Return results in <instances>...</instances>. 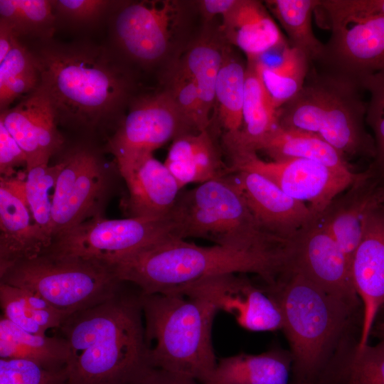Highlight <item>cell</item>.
I'll list each match as a JSON object with an SVG mask.
<instances>
[{
  "instance_id": "cell-1",
  "label": "cell",
  "mask_w": 384,
  "mask_h": 384,
  "mask_svg": "<svg viewBox=\"0 0 384 384\" xmlns=\"http://www.w3.org/2000/svg\"><path fill=\"white\" fill-rule=\"evenodd\" d=\"M60 330L68 346L69 384H130L148 366L142 292L122 289L79 311Z\"/></svg>"
},
{
  "instance_id": "cell-2",
  "label": "cell",
  "mask_w": 384,
  "mask_h": 384,
  "mask_svg": "<svg viewBox=\"0 0 384 384\" xmlns=\"http://www.w3.org/2000/svg\"><path fill=\"white\" fill-rule=\"evenodd\" d=\"M32 53L39 87L58 122L88 130L118 118L131 93L132 79L105 50L48 43Z\"/></svg>"
},
{
  "instance_id": "cell-3",
  "label": "cell",
  "mask_w": 384,
  "mask_h": 384,
  "mask_svg": "<svg viewBox=\"0 0 384 384\" xmlns=\"http://www.w3.org/2000/svg\"><path fill=\"white\" fill-rule=\"evenodd\" d=\"M286 249L239 250L221 245L200 246L174 235L132 252L110 265L117 277L142 294L166 293L206 277L252 273L267 286L286 272Z\"/></svg>"
},
{
  "instance_id": "cell-4",
  "label": "cell",
  "mask_w": 384,
  "mask_h": 384,
  "mask_svg": "<svg viewBox=\"0 0 384 384\" xmlns=\"http://www.w3.org/2000/svg\"><path fill=\"white\" fill-rule=\"evenodd\" d=\"M359 82L311 63L300 92L277 110V125L316 134L346 156L374 157Z\"/></svg>"
},
{
  "instance_id": "cell-5",
  "label": "cell",
  "mask_w": 384,
  "mask_h": 384,
  "mask_svg": "<svg viewBox=\"0 0 384 384\" xmlns=\"http://www.w3.org/2000/svg\"><path fill=\"white\" fill-rule=\"evenodd\" d=\"M267 290L282 311L292 358L291 382L317 383L331 365L332 351L355 305L292 271Z\"/></svg>"
},
{
  "instance_id": "cell-6",
  "label": "cell",
  "mask_w": 384,
  "mask_h": 384,
  "mask_svg": "<svg viewBox=\"0 0 384 384\" xmlns=\"http://www.w3.org/2000/svg\"><path fill=\"white\" fill-rule=\"evenodd\" d=\"M149 367L205 384L218 360L212 329L218 310L210 303L179 293H142Z\"/></svg>"
},
{
  "instance_id": "cell-7",
  "label": "cell",
  "mask_w": 384,
  "mask_h": 384,
  "mask_svg": "<svg viewBox=\"0 0 384 384\" xmlns=\"http://www.w3.org/2000/svg\"><path fill=\"white\" fill-rule=\"evenodd\" d=\"M173 213L178 238L206 239L245 251H277L287 243L260 225L230 174L181 191Z\"/></svg>"
},
{
  "instance_id": "cell-8",
  "label": "cell",
  "mask_w": 384,
  "mask_h": 384,
  "mask_svg": "<svg viewBox=\"0 0 384 384\" xmlns=\"http://www.w3.org/2000/svg\"><path fill=\"white\" fill-rule=\"evenodd\" d=\"M0 280L38 295L68 317L111 299L124 283L101 262L48 252L11 265Z\"/></svg>"
},
{
  "instance_id": "cell-9",
  "label": "cell",
  "mask_w": 384,
  "mask_h": 384,
  "mask_svg": "<svg viewBox=\"0 0 384 384\" xmlns=\"http://www.w3.org/2000/svg\"><path fill=\"white\" fill-rule=\"evenodd\" d=\"M196 1L160 0L123 3L114 17L112 33L119 50L144 67L176 60L188 38Z\"/></svg>"
},
{
  "instance_id": "cell-10",
  "label": "cell",
  "mask_w": 384,
  "mask_h": 384,
  "mask_svg": "<svg viewBox=\"0 0 384 384\" xmlns=\"http://www.w3.org/2000/svg\"><path fill=\"white\" fill-rule=\"evenodd\" d=\"M176 227L173 210L159 218L97 216L57 236L44 252L94 260L109 266L154 242L176 237Z\"/></svg>"
},
{
  "instance_id": "cell-11",
  "label": "cell",
  "mask_w": 384,
  "mask_h": 384,
  "mask_svg": "<svg viewBox=\"0 0 384 384\" xmlns=\"http://www.w3.org/2000/svg\"><path fill=\"white\" fill-rule=\"evenodd\" d=\"M331 36L317 63L356 80L384 70V16L363 15L343 7L338 0H320Z\"/></svg>"
},
{
  "instance_id": "cell-12",
  "label": "cell",
  "mask_w": 384,
  "mask_h": 384,
  "mask_svg": "<svg viewBox=\"0 0 384 384\" xmlns=\"http://www.w3.org/2000/svg\"><path fill=\"white\" fill-rule=\"evenodd\" d=\"M61 161L52 195L53 240L89 219L102 216L110 187L107 168L93 150L76 148Z\"/></svg>"
},
{
  "instance_id": "cell-13",
  "label": "cell",
  "mask_w": 384,
  "mask_h": 384,
  "mask_svg": "<svg viewBox=\"0 0 384 384\" xmlns=\"http://www.w3.org/2000/svg\"><path fill=\"white\" fill-rule=\"evenodd\" d=\"M227 155L231 173L245 170L264 176L289 196L307 202L318 218L358 175L352 171L336 170L308 159L266 161L256 152L248 151H235Z\"/></svg>"
},
{
  "instance_id": "cell-14",
  "label": "cell",
  "mask_w": 384,
  "mask_h": 384,
  "mask_svg": "<svg viewBox=\"0 0 384 384\" xmlns=\"http://www.w3.org/2000/svg\"><path fill=\"white\" fill-rule=\"evenodd\" d=\"M190 132H197L164 89L132 102L107 147L119 169L153 154L168 142Z\"/></svg>"
},
{
  "instance_id": "cell-15",
  "label": "cell",
  "mask_w": 384,
  "mask_h": 384,
  "mask_svg": "<svg viewBox=\"0 0 384 384\" xmlns=\"http://www.w3.org/2000/svg\"><path fill=\"white\" fill-rule=\"evenodd\" d=\"M243 274L211 275L169 292L203 299L218 311L231 314L238 325L250 331L282 330L283 316L277 302L267 289L257 287Z\"/></svg>"
},
{
  "instance_id": "cell-16",
  "label": "cell",
  "mask_w": 384,
  "mask_h": 384,
  "mask_svg": "<svg viewBox=\"0 0 384 384\" xmlns=\"http://www.w3.org/2000/svg\"><path fill=\"white\" fill-rule=\"evenodd\" d=\"M286 249L287 271L302 274L329 294L357 304L351 264L318 218L301 228L288 240Z\"/></svg>"
},
{
  "instance_id": "cell-17",
  "label": "cell",
  "mask_w": 384,
  "mask_h": 384,
  "mask_svg": "<svg viewBox=\"0 0 384 384\" xmlns=\"http://www.w3.org/2000/svg\"><path fill=\"white\" fill-rule=\"evenodd\" d=\"M351 272L363 306L361 334L356 348L361 350L368 344L378 315L384 306V204L374 206L364 218Z\"/></svg>"
},
{
  "instance_id": "cell-18",
  "label": "cell",
  "mask_w": 384,
  "mask_h": 384,
  "mask_svg": "<svg viewBox=\"0 0 384 384\" xmlns=\"http://www.w3.org/2000/svg\"><path fill=\"white\" fill-rule=\"evenodd\" d=\"M230 174L260 225L276 238L288 241L318 218L305 203L289 196L260 174L239 170Z\"/></svg>"
},
{
  "instance_id": "cell-19",
  "label": "cell",
  "mask_w": 384,
  "mask_h": 384,
  "mask_svg": "<svg viewBox=\"0 0 384 384\" xmlns=\"http://www.w3.org/2000/svg\"><path fill=\"white\" fill-rule=\"evenodd\" d=\"M0 121L25 152L26 171L38 165L48 164L50 157L63 143L57 128L55 110L40 87L16 106L1 112Z\"/></svg>"
},
{
  "instance_id": "cell-20",
  "label": "cell",
  "mask_w": 384,
  "mask_h": 384,
  "mask_svg": "<svg viewBox=\"0 0 384 384\" xmlns=\"http://www.w3.org/2000/svg\"><path fill=\"white\" fill-rule=\"evenodd\" d=\"M47 250L25 197L22 175L0 178V272Z\"/></svg>"
},
{
  "instance_id": "cell-21",
  "label": "cell",
  "mask_w": 384,
  "mask_h": 384,
  "mask_svg": "<svg viewBox=\"0 0 384 384\" xmlns=\"http://www.w3.org/2000/svg\"><path fill=\"white\" fill-rule=\"evenodd\" d=\"M118 170L128 189L123 203L128 218H159L171 213L182 188L164 163L150 154Z\"/></svg>"
},
{
  "instance_id": "cell-22",
  "label": "cell",
  "mask_w": 384,
  "mask_h": 384,
  "mask_svg": "<svg viewBox=\"0 0 384 384\" xmlns=\"http://www.w3.org/2000/svg\"><path fill=\"white\" fill-rule=\"evenodd\" d=\"M383 184L368 169L358 173L347 191L338 195L318 218L351 264L361 240L364 218L374 206L380 203L379 196Z\"/></svg>"
},
{
  "instance_id": "cell-23",
  "label": "cell",
  "mask_w": 384,
  "mask_h": 384,
  "mask_svg": "<svg viewBox=\"0 0 384 384\" xmlns=\"http://www.w3.org/2000/svg\"><path fill=\"white\" fill-rule=\"evenodd\" d=\"M218 31L229 46L245 54L247 61L289 43L265 4L257 0H237L222 17Z\"/></svg>"
},
{
  "instance_id": "cell-24",
  "label": "cell",
  "mask_w": 384,
  "mask_h": 384,
  "mask_svg": "<svg viewBox=\"0 0 384 384\" xmlns=\"http://www.w3.org/2000/svg\"><path fill=\"white\" fill-rule=\"evenodd\" d=\"M219 134L206 129L181 134L172 141L164 164L183 188L231 174L222 156Z\"/></svg>"
},
{
  "instance_id": "cell-25",
  "label": "cell",
  "mask_w": 384,
  "mask_h": 384,
  "mask_svg": "<svg viewBox=\"0 0 384 384\" xmlns=\"http://www.w3.org/2000/svg\"><path fill=\"white\" fill-rule=\"evenodd\" d=\"M204 26L177 59L193 78L203 114L211 123L216 80L229 45L221 36L218 27L213 28L210 24Z\"/></svg>"
},
{
  "instance_id": "cell-26",
  "label": "cell",
  "mask_w": 384,
  "mask_h": 384,
  "mask_svg": "<svg viewBox=\"0 0 384 384\" xmlns=\"http://www.w3.org/2000/svg\"><path fill=\"white\" fill-rule=\"evenodd\" d=\"M290 352L273 348L260 354L241 353L218 361L205 384H289Z\"/></svg>"
},
{
  "instance_id": "cell-27",
  "label": "cell",
  "mask_w": 384,
  "mask_h": 384,
  "mask_svg": "<svg viewBox=\"0 0 384 384\" xmlns=\"http://www.w3.org/2000/svg\"><path fill=\"white\" fill-rule=\"evenodd\" d=\"M245 151H262L273 161L302 159L336 170L351 171L346 157L319 136L278 125Z\"/></svg>"
},
{
  "instance_id": "cell-28",
  "label": "cell",
  "mask_w": 384,
  "mask_h": 384,
  "mask_svg": "<svg viewBox=\"0 0 384 384\" xmlns=\"http://www.w3.org/2000/svg\"><path fill=\"white\" fill-rule=\"evenodd\" d=\"M246 65L228 46L219 70L215 90V106L210 127L220 141L234 138L242 122Z\"/></svg>"
},
{
  "instance_id": "cell-29",
  "label": "cell",
  "mask_w": 384,
  "mask_h": 384,
  "mask_svg": "<svg viewBox=\"0 0 384 384\" xmlns=\"http://www.w3.org/2000/svg\"><path fill=\"white\" fill-rule=\"evenodd\" d=\"M277 125L274 109L258 75L254 61H247L242 122L240 132L221 145L226 154L247 150Z\"/></svg>"
},
{
  "instance_id": "cell-30",
  "label": "cell",
  "mask_w": 384,
  "mask_h": 384,
  "mask_svg": "<svg viewBox=\"0 0 384 384\" xmlns=\"http://www.w3.org/2000/svg\"><path fill=\"white\" fill-rule=\"evenodd\" d=\"M68 357V346L63 336L33 334L1 316V358L27 360L45 368H61L65 367Z\"/></svg>"
},
{
  "instance_id": "cell-31",
  "label": "cell",
  "mask_w": 384,
  "mask_h": 384,
  "mask_svg": "<svg viewBox=\"0 0 384 384\" xmlns=\"http://www.w3.org/2000/svg\"><path fill=\"white\" fill-rule=\"evenodd\" d=\"M252 61L277 112L300 92L311 63L305 53L289 43L277 60Z\"/></svg>"
},
{
  "instance_id": "cell-32",
  "label": "cell",
  "mask_w": 384,
  "mask_h": 384,
  "mask_svg": "<svg viewBox=\"0 0 384 384\" xmlns=\"http://www.w3.org/2000/svg\"><path fill=\"white\" fill-rule=\"evenodd\" d=\"M0 303L4 318L33 334L60 329L68 317L38 295L1 282Z\"/></svg>"
},
{
  "instance_id": "cell-33",
  "label": "cell",
  "mask_w": 384,
  "mask_h": 384,
  "mask_svg": "<svg viewBox=\"0 0 384 384\" xmlns=\"http://www.w3.org/2000/svg\"><path fill=\"white\" fill-rule=\"evenodd\" d=\"M265 4L284 29L289 44L305 53L311 63L319 62L324 44L314 33L311 17L320 0H267Z\"/></svg>"
},
{
  "instance_id": "cell-34",
  "label": "cell",
  "mask_w": 384,
  "mask_h": 384,
  "mask_svg": "<svg viewBox=\"0 0 384 384\" xmlns=\"http://www.w3.org/2000/svg\"><path fill=\"white\" fill-rule=\"evenodd\" d=\"M63 165L62 161L52 166L38 165L27 170L25 177L26 201L33 224L41 235L47 249L53 241L52 198H50V191L54 190Z\"/></svg>"
},
{
  "instance_id": "cell-35",
  "label": "cell",
  "mask_w": 384,
  "mask_h": 384,
  "mask_svg": "<svg viewBox=\"0 0 384 384\" xmlns=\"http://www.w3.org/2000/svg\"><path fill=\"white\" fill-rule=\"evenodd\" d=\"M55 20L51 1H0V21L8 25L18 39L31 36L47 40L54 31Z\"/></svg>"
},
{
  "instance_id": "cell-36",
  "label": "cell",
  "mask_w": 384,
  "mask_h": 384,
  "mask_svg": "<svg viewBox=\"0 0 384 384\" xmlns=\"http://www.w3.org/2000/svg\"><path fill=\"white\" fill-rule=\"evenodd\" d=\"M325 378L329 384H384V343L356 349L348 362L332 364Z\"/></svg>"
},
{
  "instance_id": "cell-37",
  "label": "cell",
  "mask_w": 384,
  "mask_h": 384,
  "mask_svg": "<svg viewBox=\"0 0 384 384\" xmlns=\"http://www.w3.org/2000/svg\"><path fill=\"white\" fill-rule=\"evenodd\" d=\"M164 90L169 92L185 119L196 132L208 129L197 86L193 78L176 58L163 72Z\"/></svg>"
},
{
  "instance_id": "cell-38",
  "label": "cell",
  "mask_w": 384,
  "mask_h": 384,
  "mask_svg": "<svg viewBox=\"0 0 384 384\" xmlns=\"http://www.w3.org/2000/svg\"><path fill=\"white\" fill-rule=\"evenodd\" d=\"M0 384H69L66 368H48L22 359L0 358Z\"/></svg>"
},
{
  "instance_id": "cell-39",
  "label": "cell",
  "mask_w": 384,
  "mask_h": 384,
  "mask_svg": "<svg viewBox=\"0 0 384 384\" xmlns=\"http://www.w3.org/2000/svg\"><path fill=\"white\" fill-rule=\"evenodd\" d=\"M55 16L72 25L91 24L100 19L116 1L107 0L51 1Z\"/></svg>"
},
{
  "instance_id": "cell-40",
  "label": "cell",
  "mask_w": 384,
  "mask_h": 384,
  "mask_svg": "<svg viewBox=\"0 0 384 384\" xmlns=\"http://www.w3.org/2000/svg\"><path fill=\"white\" fill-rule=\"evenodd\" d=\"M39 75L32 51L17 39L0 62V87L14 80Z\"/></svg>"
},
{
  "instance_id": "cell-41",
  "label": "cell",
  "mask_w": 384,
  "mask_h": 384,
  "mask_svg": "<svg viewBox=\"0 0 384 384\" xmlns=\"http://www.w3.org/2000/svg\"><path fill=\"white\" fill-rule=\"evenodd\" d=\"M27 157L17 142L0 121V173L1 176L11 177L14 168L26 166Z\"/></svg>"
},
{
  "instance_id": "cell-42",
  "label": "cell",
  "mask_w": 384,
  "mask_h": 384,
  "mask_svg": "<svg viewBox=\"0 0 384 384\" xmlns=\"http://www.w3.org/2000/svg\"><path fill=\"white\" fill-rule=\"evenodd\" d=\"M131 384H201L196 380L162 369L146 366L139 371Z\"/></svg>"
},
{
  "instance_id": "cell-43",
  "label": "cell",
  "mask_w": 384,
  "mask_h": 384,
  "mask_svg": "<svg viewBox=\"0 0 384 384\" xmlns=\"http://www.w3.org/2000/svg\"><path fill=\"white\" fill-rule=\"evenodd\" d=\"M237 0H201L196 1L199 14L209 24L216 16L222 17L235 5Z\"/></svg>"
},
{
  "instance_id": "cell-44",
  "label": "cell",
  "mask_w": 384,
  "mask_h": 384,
  "mask_svg": "<svg viewBox=\"0 0 384 384\" xmlns=\"http://www.w3.org/2000/svg\"><path fill=\"white\" fill-rule=\"evenodd\" d=\"M347 10L363 15L384 16V0H338Z\"/></svg>"
},
{
  "instance_id": "cell-45",
  "label": "cell",
  "mask_w": 384,
  "mask_h": 384,
  "mask_svg": "<svg viewBox=\"0 0 384 384\" xmlns=\"http://www.w3.org/2000/svg\"><path fill=\"white\" fill-rule=\"evenodd\" d=\"M17 39L18 38L12 29L5 23L0 21V62L11 50Z\"/></svg>"
},
{
  "instance_id": "cell-46",
  "label": "cell",
  "mask_w": 384,
  "mask_h": 384,
  "mask_svg": "<svg viewBox=\"0 0 384 384\" xmlns=\"http://www.w3.org/2000/svg\"><path fill=\"white\" fill-rule=\"evenodd\" d=\"M373 334L379 341L384 343V321L375 322L372 329L371 335Z\"/></svg>"
},
{
  "instance_id": "cell-47",
  "label": "cell",
  "mask_w": 384,
  "mask_h": 384,
  "mask_svg": "<svg viewBox=\"0 0 384 384\" xmlns=\"http://www.w3.org/2000/svg\"><path fill=\"white\" fill-rule=\"evenodd\" d=\"M380 201L381 204H384V184L381 186L380 190Z\"/></svg>"
},
{
  "instance_id": "cell-48",
  "label": "cell",
  "mask_w": 384,
  "mask_h": 384,
  "mask_svg": "<svg viewBox=\"0 0 384 384\" xmlns=\"http://www.w3.org/2000/svg\"><path fill=\"white\" fill-rule=\"evenodd\" d=\"M289 384H321V383H293V382L290 381Z\"/></svg>"
}]
</instances>
